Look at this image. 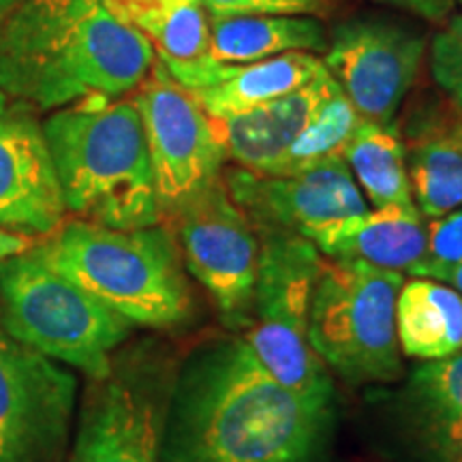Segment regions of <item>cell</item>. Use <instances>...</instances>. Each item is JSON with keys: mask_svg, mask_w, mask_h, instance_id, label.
Returning a JSON list of instances; mask_svg holds the SVG:
<instances>
[{"mask_svg": "<svg viewBox=\"0 0 462 462\" xmlns=\"http://www.w3.org/2000/svg\"><path fill=\"white\" fill-rule=\"evenodd\" d=\"M360 120L356 107L351 106V101L346 99L345 92L332 78L310 123L304 126L298 140L289 146L268 176H289V173L302 171L321 161L343 157L346 142L354 135Z\"/></svg>", "mask_w": 462, "mask_h": 462, "instance_id": "cb8c5ba5", "label": "cell"}, {"mask_svg": "<svg viewBox=\"0 0 462 462\" xmlns=\"http://www.w3.org/2000/svg\"><path fill=\"white\" fill-rule=\"evenodd\" d=\"M323 62L309 51L263 58L246 65H227L217 84L193 90V97L212 118L242 114L313 82L323 71Z\"/></svg>", "mask_w": 462, "mask_h": 462, "instance_id": "ffe728a7", "label": "cell"}, {"mask_svg": "<svg viewBox=\"0 0 462 462\" xmlns=\"http://www.w3.org/2000/svg\"><path fill=\"white\" fill-rule=\"evenodd\" d=\"M432 281H439V282H446L452 289L462 296V262L456 263V265H449V268H443V270H437L435 274L430 276Z\"/></svg>", "mask_w": 462, "mask_h": 462, "instance_id": "f546056e", "label": "cell"}, {"mask_svg": "<svg viewBox=\"0 0 462 462\" xmlns=\"http://www.w3.org/2000/svg\"><path fill=\"white\" fill-rule=\"evenodd\" d=\"M5 99H7V97H5L3 92H0V114L5 112Z\"/></svg>", "mask_w": 462, "mask_h": 462, "instance_id": "d6a6232c", "label": "cell"}, {"mask_svg": "<svg viewBox=\"0 0 462 462\" xmlns=\"http://www.w3.org/2000/svg\"><path fill=\"white\" fill-rule=\"evenodd\" d=\"M456 3H460V5H462V0H456Z\"/></svg>", "mask_w": 462, "mask_h": 462, "instance_id": "836d02e7", "label": "cell"}, {"mask_svg": "<svg viewBox=\"0 0 462 462\" xmlns=\"http://www.w3.org/2000/svg\"><path fill=\"white\" fill-rule=\"evenodd\" d=\"M189 273L215 300L229 330H248L259 265V236L225 180L171 217Z\"/></svg>", "mask_w": 462, "mask_h": 462, "instance_id": "30bf717a", "label": "cell"}, {"mask_svg": "<svg viewBox=\"0 0 462 462\" xmlns=\"http://www.w3.org/2000/svg\"><path fill=\"white\" fill-rule=\"evenodd\" d=\"M157 62L106 0H20L0 20V92L37 109L123 99Z\"/></svg>", "mask_w": 462, "mask_h": 462, "instance_id": "7a4b0ae2", "label": "cell"}, {"mask_svg": "<svg viewBox=\"0 0 462 462\" xmlns=\"http://www.w3.org/2000/svg\"><path fill=\"white\" fill-rule=\"evenodd\" d=\"M402 282L392 270L323 257L310 298L309 343L346 383H394L402 374L396 328Z\"/></svg>", "mask_w": 462, "mask_h": 462, "instance_id": "5b68a950", "label": "cell"}, {"mask_svg": "<svg viewBox=\"0 0 462 462\" xmlns=\"http://www.w3.org/2000/svg\"><path fill=\"white\" fill-rule=\"evenodd\" d=\"M323 257L357 259L398 274H420L426 257V218L415 204L368 210L315 242Z\"/></svg>", "mask_w": 462, "mask_h": 462, "instance_id": "ac0fdd59", "label": "cell"}, {"mask_svg": "<svg viewBox=\"0 0 462 462\" xmlns=\"http://www.w3.org/2000/svg\"><path fill=\"white\" fill-rule=\"evenodd\" d=\"M343 159L366 201L374 208L415 204L398 125L360 120L343 150Z\"/></svg>", "mask_w": 462, "mask_h": 462, "instance_id": "603a6c76", "label": "cell"}, {"mask_svg": "<svg viewBox=\"0 0 462 462\" xmlns=\"http://www.w3.org/2000/svg\"><path fill=\"white\" fill-rule=\"evenodd\" d=\"M65 199L43 125L26 107L0 114V229L50 236L65 223Z\"/></svg>", "mask_w": 462, "mask_h": 462, "instance_id": "5bb4252c", "label": "cell"}, {"mask_svg": "<svg viewBox=\"0 0 462 462\" xmlns=\"http://www.w3.org/2000/svg\"><path fill=\"white\" fill-rule=\"evenodd\" d=\"M173 374L165 360L133 354L95 381L69 462H163Z\"/></svg>", "mask_w": 462, "mask_h": 462, "instance_id": "ba28073f", "label": "cell"}, {"mask_svg": "<svg viewBox=\"0 0 462 462\" xmlns=\"http://www.w3.org/2000/svg\"><path fill=\"white\" fill-rule=\"evenodd\" d=\"M112 14L148 39L157 60L187 90L217 84L227 65L212 56L204 0H106Z\"/></svg>", "mask_w": 462, "mask_h": 462, "instance_id": "9a60e30c", "label": "cell"}, {"mask_svg": "<svg viewBox=\"0 0 462 462\" xmlns=\"http://www.w3.org/2000/svg\"><path fill=\"white\" fill-rule=\"evenodd\" d=\"M152 163L161 217L171 218L223 178L225 150L210 116L157 60L133 97Z\"/></svg>", "mask_w": 462, "mask_h": 462, "instance_id": "9c48e42d", "label": "cell"}, {"mask_svg": "<svg viewBox=\"0 0 462 462\" xmlns=\"http://www.w3.org/2000/svg\"><path fill=\"white\" fill-rule=\"evenodd\" d=\"M462 262V206L426 221V257L415 279H430L437 270Z\"/></svg>", "mask_w": 462, "mask_h": 462, "instance_id": "484cf974", "label": "cell"}, {"mask_svg": "<svg viewBox=\"0 0 462 462\" xmlns=\"http://www.w3.org/2000/svg\"><path fill=\"white\" fill-rule=\"evenodd\" d=\"M223 180L253 227L287 231L313 245L328 231L368 212V201L343 157L289 176H257L231 167L223 170Z\"/></svg>", "mask_w": 462, "mask_h": 462, "instance_id": "4fadbf2b", "label": "cell"}, {"mask_svg": "<svg viewBox=\"0 0 462 462\" xmlns=\"http://www.w3.org/2000/svg\"><path fill=\"white\" fill-rule=\"evenodd\" d=\"M424 50V34L413 26L356 17L334 28L321 62L362 120L390 126L415 84Z\"/></svg>", "mask_w": 462, "mask_h": 462, "instance_id": "7c38bea8", "label": "cell"}, {"mask_svg": "<svg viewBox=\"0 0 462 462\" xmlns=\"http://www.w3.org/2000/svg\"><path fill=\"white\" fill-rule=\"evenodd\" d=\"M257 281L245 340L282 388L332 411L330 371L309 343L310 298L323 255L302 236L273 229H257Z\"/></svg>", "mask_w": 462, "mask_h": 462, "instance_id": "8992f818", "label": "cell"}, {"mask_svg": "<svg viewBox=\"0 0 462 462\" xmlns=\"http://www.w3.org/2000/svg\"><path fill=\"white\" fill-rule=\"evenodd\" d=\"M398 343L404 356L421 362L462 351V296L446 282H402L396 302Z\"/></svg>", "mask_w": 462, "mask_h": 462, "instance_id": "7402d4cb", "label": "cell"}, {"mask_svg": "<svg viewBox=\"0 0 462 462\" xmlns=\"http://www.w3.org/2000/svg\"><path fill=\"white\" fill-rule=\"evenodd\" d=\"M404 161L415 206L426 221L462 206V112L446 101H424L402 129Z\"/></svg>", "mask_w": 462, "mask_h": 462, "instance_id": "2e32d148", "label": "cell"}, {"mask_svg": "<svg viewBox=\"0 0 462 462\" xmlns=\"http://www.w3.org/2000/svg\"><path fill=\"white\" fill-rule=\"evenodd\" d=\"M32 246L34 245L31 236H22V234H14V231L0 229V262L15 255H24V253L31 251Z\"/></svg>", "mask_w": 462, "mask_h": 462, "instance_id": "f1b7e54d", "label": "cell"}, {"mask_svg": "<svg viewBox=\"0 0 462 462\" xmlns=\"http://www.w3.org/2000/svg\"><path fill=\"white\" fill-rule=\"evenodd\" d=\"M17 3H20V0H0V20H3V17L7 15Z\"/></svg>", "mask_w": 462, "mask_h": 462, "instance_id": "4dcf8cb0", "label": "cell"}, {"mask_svg": "<svg viewBox=\"0 0 462 462\" xmlns=\"http://www.w3.org/2000/svg\"><path fill=\"white\" fill-rule=\"evenodd\" d=\"M430 73L448 101L462 112V15H454L432 39Z\"/></svg>", "mask_w": 462, "mask_h": 462, "instance_id": "d4e9b609", "label": "cell"}, {"mask_svg": "<svg viewBox=\"0 0 462 462\" xmlns=\"http://www.w3.org/2000/svg\"><path fill=\"white\" fill-rule=\"evenodd\" d=\"M328 31L306 15H210L212 56L246 65L287 51H326Z\"/></svg>", "mask_w": 462, "mask_h": 462, "instance_id": "44dd1931", "label": "cell"}, {"mask_svg": "<svg viewBox=\"0 0 462 462\" xmlns=\"http://www.w3.org/2000/svg\"><path fill=\"white\" fill-rule=\"evenodd\" d=\"M330 79L332 75L323 69L313 82L281 99L225 118L210 116L212 129L225 150V159L257 176H268L310 123Z\"/></svg>", "mask_w": 462, "mask_h": 462, "instance_id": "e0dca14e", "label": "cell"}, {"mask_svg": "<svg viewBox=\"0 0 462 462\" xmlns=\"http://www.w3.org/2000/svg\"><path fill=\"white\" fill-rule=\"evenodd\" d=\"M31 251L133 326L173 328L193 309L178 242L167 227L62 223Z\"/></svg>", "mask_w": 462, "mask_h": 462, "instance_id": "277c9868", "label": "cell"}, {"mask_svg": "<svg viewBox=\"0 0 462 462\" xmlns=\"http://www.w3.org/2000/svg\"><path fill=\"white\" fill-rule=\"evenodd\" d=\"M402 411L426 462H454L462 441V351L415 368Z\"/></svg>", "mask_w": 462, "mask_h": 462, "instance_id": "d6986e66", "label": "cell"}, {"mask_svg": "<svg viewBox=\"0 0 462 462\" xmlns=\"http://www.w3.org/2000/svg\"><path fill=\"white\" fill-rule=\"evenodd\" d=\"M3 328L51 360L106 379L131 326L32 251L0 262Z\"/></svg>", "mask_w": 462, "mask_h": 462, "instance_id": "52a82bcc", "label": "cell"}, {"mask_svg": "<svg viewBox=\"0 0 462 462\" xmlns=\"http://www.w3.org/2000/svg\"><path fill=\"white\" fill-rule=\"evenodd\" d=\"M381 3H388L398 9H407L415 15L424 17V20L441 22L449 15L456 0H381Z\"/></svg>", "mask_w": 462, "mask_h": 462, "instance_id": "83f0119b", "label": "cell"}, {"mask_svg": "<svg viewBox=\"0 0 462 462\" xmlns=\"http://www.w3.org/2000/svg\"><path fill=\"white\" fill-rule=\"evenodd\" d=\"M454 462H462V441H460V446H458V452H456Z\"/></svg>", "mask_w": 462, "mask_h": 462, "instance_id": "1f68e13d", "label": "cell"}, {"mask_svg": "<svg viewBox=\"0 0 462 462\" xmlns=\"http://www.w3.org/2000/svg\"><path fill=\"white\" fill-rule=\"evenodd\" d=\"M208 15H319L330 0H204Z\"/></svg>", "mask_w": 462, "mask_h": 462, "instance_id": "4316f807", "label": "cell"}, {"mask_svg": "<svg viewBox=\"0 0 462 462\" xmlns=\"http://www.w3.org/2000/svg\"><path fill=\"white\" fill-rule=\"evenodd\" d=\"M67 212L112 229L163 221L140 109L133 99L90 97L43 123Z\"/></svg>", "mask_w": 462, "mask_h": 462, "instance_id": "3957f363", "label": "cell"}, {"mask_svg": "<svg viewBox=\"0 0 462 462\" xmlns=\"http://www.w3.org/2000/svg\"><path fill=\"white\" fill-rule=\"evenodd\" d=\"M78 379L0 323V462H54L67 446Z\"/></svg>", "mask_w": 462, "mask_h": 462, "instance_id": "8fae6325", "label": "cell"}, {"mask_svg": "<svg viewBox=\"0 0 462 462\" xmlns=\"http://www.w3.org/2000/svg\"><path fill=\"white\" fill-rule=\"evenodd\" d=\"M330 413L282 388L245 338L218 340L173 379L163 462H313Z\"/></svg>", "mask_w": 462, "mask_h": 462, "instance_id": "6da1fadb", "label": "cell"}]
</instances>
